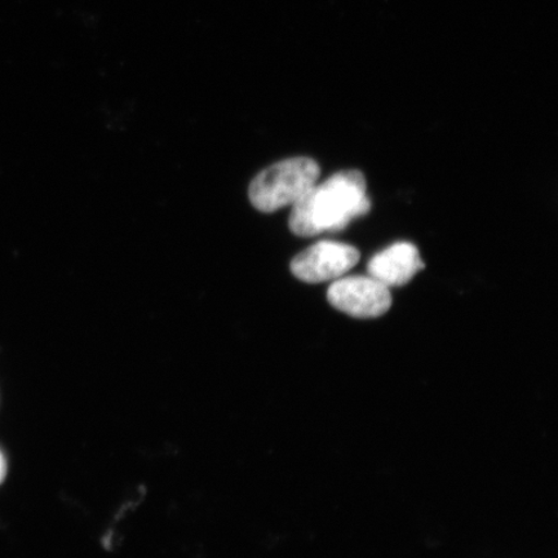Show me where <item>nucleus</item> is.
I'll use <instances>...</instances> for the list:
<instances>
[{
  "label": "nucleus",
  "instance_id": "1",
  "mask_svg": "<svg viewBox=\"0 0 558 558\" xmlns=\"http://www.w3.org/2000/svg\"><path fill=\"white\" fill-rule=\"evenodd\" d=\"M365 174L345 170L316 184L292 206L289 227L303 239L325 232H337L372 209L366 193Z\"/></svg>",
  "mask_w": 558,
  "mask_h": 558
},
{
  "label": "nucleus",
  "instance_id": "2",
  "mask_svg": "<svg viewBox=\"0 0 558 558\" xmlns=\"http://www.w3.org/2000/svg\"><path fill=\"white\" fill-rule=\"evenodd\" d=\"M319 174V166L312 158L295 157L281 160L257 174L251 183V204L265 214L292 207L317 184Z\"/></svg>",
  "mask_w": 558,
  "mask_h": 558
},
{
  "label": "nucleus",
  "instance_id": "3",
  "mask_svg": "<svg viewBox=\"0 0 558 558\" xmlns=\"http://www.w3.org/2000/svg\"><path fill=\"white\" fill-rule=\"evenodd\" d=\"M327 300L335 310L362 319L378 318L392 306L389 288L369 276L335 279Z\"/></svg>",
  "mask_w": 558,
  "mask_h": 558
},
{
  "label": "nucleus",
  "instance_id": "4",
  "mask_svg": "<svg viewBox=\"0 0 558 558\" xmlns=\"http://www.w3.org/2000/svg\"><path fill=\"white\" fill-rule=\"evenodd\" d=\"M360 256L351 244L320 241L296 255L290 268L292 275L306 283L335 281L354 268Z\"/></svg>",
  "mask_w": 558,
  "mask_h": 558
},
{
  "label": "nucleus",
  "instance_id": "5",
  "mask_svg": "<svg viewBox=\"0 0 558 558\" xmlns=\"http://www.w3.org/2000/svg\"><path fill=\"white\" fill-rule=\"evenodd\" d=\"M425 268L415 244L397 242L376 254L367 264L368 276L387 288H401Z\"/></svg>",
  "mask_w": 558,
  "mask_h": 558
},
{
  "label": "nucleus",
  "instance_id": "6",
  "mask_svg": "<svg viewBox=\"0 0 558 558\" xmlns=\"http://www.w3.org/2000/svg\"><path fill=\"white\" fill-rule=\"evenodd\" d=\"M7 473V463L3 453L0 452V484L3 483Z\"/></svg>",
  "mask_w": 558,
  "mask_h": 558
}]
</instances>
